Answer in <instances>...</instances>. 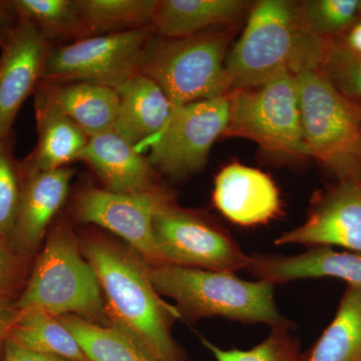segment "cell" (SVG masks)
Here are the masks:
<instances>
[{
	"label": "cell",
	"instance_id": "1",
	"mask_svg": "<svg viewBox=\"0 0 361 361\" xmlns=\"http://www.w3.org/2000/svg\"><path fill=\"white\" fill-rule=\"evenodd\" d=\"M331 42L306 28L298 2L260 0L251 6L241 37L226 56L230 92L283 73L319 70Z\"/></svg>",
	"mask_w": 361,
	"mask_h": 361
},
{
	"label": "cell",
	"instance_id": "2",
	"mask_svg": "<svg viewBox=\"0 0 361 361\" xmlns=\"http://www.w3.org/2000/svg\"><path fill=\"white\" fill-rule=\"evenodd\" d=\"M82 252L96 271L111 324L134 337L159 361H182L171 325L179 310L161 300L147 273L148 263L104 238H87Z\"/></svg>",
	"mask_w": 361,
	"mask_h": 361
},
{
	"label": "cell",
	"instance_id": "3",
	"mask_svg": "<svg viewBox=\"0 0 361 361\" xmlns=\"http://www.w3.org/2000/svg\"><path fill=\"white\" fill-rule=\"evenodd\" d=\"M154 288L177 302L180 317H220L235 322L292 325L278 310L275 285L240 279L235 273L172 264L147 265Z\"/></svg>",
	"mask_w": 361,
	"mask_h": 361
},
{
	"label": "cell",
	"instance_id": "4",
	"mask_svg": "<svg viewBox=\"0 0 361 361\" xmlns=\"http://www.w3.org/2000/svg\"><path fill=\"white\" fill-rule=\"evenodd\" d=\"M14 310H39L54 317L75 315L109 326L110 317L96 271L80 253L65 225L54 228Z\"/></svg>",
	"mask_w": 361,
	"mask_h": 361
},
{
	"label": "cell",
	"instance_id": "5",
	"mask_svg": "<svg viewBox=\"0 0 361 361\" xmlns=\"http://www.w3.org/2000/svg\"><path fill=\"white\" fill-rule=\"evenodd\" d=\"M235 28H215L180 39L155 35L139 73L160 85L174 109L229 94L225 61Z\"/></svg>",
	"mask_w": 361,
	"mask_h": 361
},
{
	"label": "cell",
	"instance_id": "6",
	"mask_svg": "<svg viewBox=\"0 0 361 361\" xmlns=\"http://www.w3.org/2000/svg\"><path fill=\"white\" fill-rule=\"evenodd\" d=\"M295 77L306 157L332 169L339 180L355 179L360 171L361 108L319 70L303 71Z\"/></svg>",
	"mask_w": 361,
	"mask_h": 361
},
{
	"label": "cell",
	"instance_id": "7",
	"mask_svg": "<svg viewBox=\"0 0 361 361\" xmlns=\"http://www.w3.org/2000/svg\"><path fill=\"white\" fill-rule=\"evenodd\" d=\"M224 135L240 137L278 155L306 157L296 77L283 73L264 84L232 90Z\"/></svg>",
	"mask_w": 361,
	"mask_h": 361
},
{
	"label": "cell",
	"instance_id": "8",
	"mask_svg": "<svg viewBox=\"0 0 361 361\" xmlns=\"http://www.w3.org/2000/svg\"><path fill=\"white\" fill-rule=\"evenodd\" d=\"M154 37L146 27L51 45L40 80L89 82L116 90L139 73Z\"/></svg>",
	"mask_w": 361,
	"mask_h": 361
},
{
	"label": "cell",
	"instance_id": "9",
	"mask_svg": "<svg viewBox=\"0 0 361 361\" xmlns=\"http://www.w3.org/2000/svg\"><path fill=\"white\" fill-rule=\"evenodd\" d=\"M229 118V94L174 109L165 129L149 145V163L176 180L200 172L214 142L224 135Z\"/></svg>",
	"mask_w": 361,
	"mask_h": 361
},
{
	"label": "cell",
	"instance_id": "10",
	"mask_svg": "<svg viewBox=\"0 0 361 361\" xmlns=\"http://www.w3.org/2000/svg\"><path fill=\"white\" fill-rule=\"evenodd\" d=\"M153 233L166 264L231 273L246 269L249 255L229 233L175 202L156 214Z\"/></svg>",
	"mask_w": 361,
	"mask_h": 361
},
{
	"label": "cell",
	"instance_id": "11",
	"mask_svg": "<svg viewBox=\"0 0 361 361\" xmlns=\"http://www.w3.org/2000/svg\"><path fill=\"white\" fill-rule=\"evenodd\" d=\"M175 202L169 190L159 186L141 193H115L85 187L75 198L73 212L78 222L94 224L126 240L149 265L166 264L153 233L156 214Z\"/></svg>",
	"mask_w": 361,
	"mask_h": 361
},
{
	"label": "cell",
	"instance_id": "12",
	"mask_svg": "<svg viewBox=\"0 0 361 361\" xmlns=\"http://www.w3.org/2000/svg\"><path fill=\"white\" fill-rule=\"evenodd\" d=\"M274 244L361 252V183L339 180L316 195L303 224L280 235Z\"/></svg>",
	"mask_w": 361,
	"mask_h": 361
},
{
	"label": "cell",
	"instance_id": "13",
	"mask_svg": "<svg viewBox=\"0 0 361 361\" xmlns=\"http://www.w3.org/2000/svg\"><path fill=\"white\" fill-rule=\"evenodd\" d=\"M35 26L20 20L13 37L0 56V141L13 134L21 106L42 80L45 58L51 49Z\"/></svg>",
	"mask_w": 361,
	"mask_h": 361
},
{
	"label": "cell",
	"instance_id": "14",
	"mask_svg": "<svg viewBox=\"0 0 361 361\" xmlns=\"http://www.w3.org/2000/svg\"><path fill=\"white\" fill-rule=\"evenodd\" d=\"M214 205L239 226L266 224L281 214L279 190L269 176L258 169L232 163L215 179Z\"/></svg>",
	"mask_w": 361,
	"mask_h": 361
},
{
	"label": "cell",
	"instance_id": "15",
	"mask_svg": "<svg viewBox=\"0 0 361 361\" xmlns=\"http://www.w3.org/2000/svg\"><path fill=\"white\" fill-rule=\"evenodd\" d=\"M246 270L258 280L283 284L310 278H336L361 288V252L332 247L308 248L297 255L251 254Z\"/></svg>",
	"mask_w": 361,
	"mask_h": 361
},
{
	"label": "cell",
	"instance_id": "16",
	"mask_svg": "<svg viewBox=\"0 0 361 361\" xmlns=\"http://www.w3.org/2000/svg\"><path fill=\"white\" fill-rule=\"evenodd\" d=\"M77 161L89 165L108 191L141 193L160 186L149 159L113 130L89 137Z\"/></svg>",
	"mask_w": 361,
	"mask_h": 361
},
{
	"label": "cell",
	"instance_id": "17",
	"mask_svg": "<svg viewBox=\"0 0 361 361\" xmlns=\"http://www.w3.org/2000/svg\"><path fill=\"white\" fill-rule=\"evenodd\" d=\"M75 171L65 167L23 176L20 207L13 246L20 255H32L44 238L47 227L63 207Z\"/></svg>",
	"mask_w": 361,
	"mask_h": 361
},
{
	"label": "cell",
	"instance_id": "18",
	"mask_svg": "<svg viewBox=\"0 0 361 361\" xmlns=\"http://www.w3.org/2000/svg\"><path fill=\"white\" fill-rule=\"evenodd\" d=\"M33 94L35 104L65 116L89 137L113 129L118 106L116 90L89 82L39 80Z\"/></svg>",
	"mask_w": 361,
	"mask_h": 361
},
{
	"label": "cell",
	"instance_id": "19",
	"mask_svg": "<svg viewBox=\"0 0 361 361\" xmlns=\"http://www.w3.org/2000/svg\"><path fill=\"white\" fill-rule=\"evenodd\" d=\"M116 92L118 106L111 130L142 153L165 129L174 108L160 85L140 73Z\"/></svg>",
	"mask_w": 361,
	"mask_h": 361
},
{
	"label": "cell",
	"instance_id": "20",
	"mask_svg": "<svg viewBox=\"0 0 361 361\" xmlns=\"http://www.w3.org/2000/svg\"><path fill=\"white\" fill-rule=\"evenodd\" d=\"M243 0H158L149 30L164 39L236 26L251 8Z\"/></svg>",
	"mask_w": 361,
	"mask_h": 361
},
{
	"label": "cell",
	"instance_id": "21",
	"mask_svg": "<svg viewBox=\"0 0 361 361\" xmlns=\"http://www.w3.org/2000/svg\"><path fill=\"white\" fill-rule=\"evenodd\" d=\"M37 142L32 153L20 161L21 175L65 168L77 161L89 137L78 126L47 106L35 104Z\"/></svg>",
	"mask_w": 361,
	"mask_h": 361
},
{
	"label": "cell",
	"instance_id": "22",
	"mask_svg": "<svg viewBox=\"0 0 361 361\" xmlns=\"http://www.w3.org/2000/svg\"><path fill=\"white\" fill-rule=\"evenodd\" d=\"M80 39L149 27L158 0H75Z\"/></svg>",
	"mask_w": 361,
	"mask_h": 361
},
{
	"label": "cell",
	"instance_id": "23",
	"mask_svg": "<svg viewBox=\"0 0 361 361\" xmlns=\"http://www.w3.org/2000/svg\"><path fill=\"white\" fill-rule=\"evenodd\" d=\"M302 361H361V288L346 287L336 317Z\"/></svg>",
	"mask_w": 361,
	"mask_h": 361
},
{
	"label": "cell",
	"instance_id": "24",
	"mask_svg": "<svg viewBox=\"0 0 361 361\" xmlns=\"http://www.w3.org/2000/svg\"><path fill=\"white\" fill-rule=\"evenodd\" d=\"M58 318L77 339L89 361H159L116 325L103 326L75 315Z\"/></svg>",
	"mask_w": 361,
	"mask_h": 361
},
{
	"label": "cell",
	"instance_id": "25",
	"mask_svg": "<svg viewBox=\"0 0 361 361\" xmlns=\"http://www.w3.org/2000/svg\"><path fill=\"white\" fill-rule=\"evenodd\" d=\"M8 336L37 353L71 361H89L70 330L58 317L42 310L16 311Z\"/></svg>",
	"mask_w": 361,
	"mask_h": 361
},
{
	"label": "cell",
	"instance_id": "26",
	"mask_svg": "<svg viewBox=\"0 0 361 361\" xmlns=\"http://www.w3.org/2000/svg\"><path fill=\"white\" fill-rule=\"evenodd\" d=\"M20 20L35 26L49 44L80 39L75 0H9Z\"/></svg>",
	"mask_w": 361,
	"mask_h": 361
},
{
	"label": "cell",
	"instance_id": "27",
	"mask_svg": "<svg viewBox=\"0 0 361 361\" xmlns=\"http://www.w3.org/2000/svg\"><path fill=\"white\" fill-rule=\"evenodd\" d=\"M360 0H308L298 2L303 25L326 40H336L357 23Z\"/></svg>",
	"mask_w": 361,
	"mask_h": 361
},
{
	"label": "cell",
	"instance_id": "28",
	"mask_svg": "<svg viewBox=\"0 0 361 361\" xmlns=\"http://www.w3.org/2000/svg\"><path fill=\"white\" fill-rule=\"evenodd\" d=\"M292 325L271 327L267 338L248 350L220 348L203 337L201 341L216 361H302L300 341L292 336Z\"/></svg>",
	"mask_w": 361,
	"mask_h": 361
},
{
	"label": "cell",
	"instance_id": "29",
	"mask_svg": "<svg viewBox=\"0 0 361 361\" xmlns=\"http://www.w3.org/2000/svg\"><path fill=\"white\" fill-rule=\"evenodd\" d=\"M14 134L0 141V235L11 243L23 187L20 161L14 157Z\"/></svg>",
	"mask_w": 361,
	"mask_h": 361
},
{
	"label": "cell",
	"instance_id": "30",
	"mask_svg": "<svg viewBox=\"0 0 361 361\" xmlns=\"http://www.w3.org/2000/svg\"><path fill=\"white\" fill-rule=\"evenodd\" d=\"M319 71L348 101L361 108V56L338 39L330 42Z\"/></svg>",
	"mask_w": 361,
	"mask_h": 361
},
{
	"label": "cell",
	"instance_id": "31",
	"mask_svg": "<svg viewBox=\"0 0 361 361\" xmlns=\"http://www.w3.org/2000/svg\"><path fill=\"white\" fill-rule=\"evenodd\" d=\"M20 256L11 242L0 235V302L9 301V295L20 279Z\"/></svg>",
	"mask_w": 361,
	"mask_h": 361
},
{
	"label": "cell",
	"instance_id": "32",
	"mask_svg": "<svg viewBox=\"0 0 361 361\" xmlns=\"http://www.w3.org/2000/svg\"><path fill=\"white\" fill-rule=\"evenodd\" d=\"M1 361H71L44 353H37L25 348L11 337H7L4 344Z\"/></svg>",
	"mask_w": 361,
	"mask_h": 361
},
{
	"label": "cell",
	"instance_id": "33",
	"mask_svg": "<svg viewBox=\"0 0 361 361\" xmlns=\"http://www.w3.org/2000/svg\"><path fill=\"white\" fill-rule=\"evenodd\" d=\"M18 25L20 18L14 13L9 0H0V49L8 44Z\"/></svg>",
	"mask_w": 361,
	"mask_h": 361
},
{
	"label": "cell",
	"instance_id": "34",
	"mask_svg": "<svg viewBox=\"0 0 361 361\" xmlns=\"http://www.w3.org/2000/svg\"><path fill=\"white\" fill-rule=\"evenodd\" d=\"M16 314V311L14 310L13 304L9 303V301L0 302V360H2L4 344L8 337L9 330Z\"/></svg>",
	"mask_w": 361,
	"mask_h": 361
},
{
	"label": "cell",
	"instance_id": "35",
	"mask_svg": "<svg viewBox=\"0 0 361 361\" xmlns=\"http://www.w3.org/2000/svg\"><path fill=\"white\" fill-rule=\"evenodd\" d=\"M342 42H343L350 51L361 56V20L357 21V23L346 32L345 39L342 40Z\"/></svg>",
	"mask_w": 361,
	"mask_h": 361
},
{
	"label": "cell",
	"instance_id": "36",
	"mask_svg": "<svg viewBox=\"0 0 361 361\" xmlns=\"http://www.w3.org/2000/svg\"><path fill=\"white\" fill-rule=\"evenodd\" d=\"M357 160H358V163H360V171L361 170V130H360V145H358ZM360 171H358V172H360Z\"/></svg>",
	"mask_w": 361,
	"mask_h": 361
},
{
	"label": "cell",
	"instance_id": "37",
	"mask_svg": "<svg viewBox=\"0 0 361 361\" xmlns=\"http://www.w3.org/2000/svg\"><path fill=\"white\" fill-rule=\"evenodd\" d=\"M353 180H357V182L361 183V170L360 171V172H358V174H357V176H356L355 179Z\"/></svg>",
	"mask_w": 361,
	"mask_h": 361
},
{
	"label": "cell",
	"instance_id": "38",
	"mask_svg": "<svg viewBox=\"0 0 361 361\" xmlns=\"http://www.w3.org/2000/svg\"><path fill=\"white\" fill-rule=\"evenodd\" d=\"M358 16L361 18V0H360V6H358Z\"/></svg>",
	"mask_w": 361,
	"mask_h": 361
}]
</instances>
